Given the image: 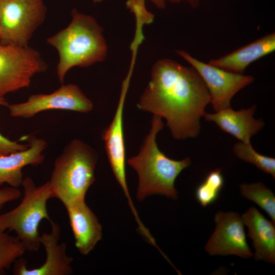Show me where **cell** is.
Returning a JSON list of instances; mask_svg holds the SVG:
<instances>
[{"mask_svg":"<svg viewBox=\"0 0 275 275\" xmlns=\"http://www.w3.org/2000/svg\"><path fill=\"white\" fill-rule=\"evenodd\" d=\"M210 100L204 82L192 66L161 59L154 64L137 106L164 118L173 138L183 140L199 135L201 118Z\"/></svg>","mask_w":275,"mask_h":275,"instance_id":"6da1fadb","label":"cell"},{"mask_svg":"<svg viewBox=\"0 0 275 275\" xmlns=\"http://www.w3.org/2000/svg\"><path fill=\"white\" fill-rule=\"evenodd\" d=\"M71 17L66 28L46 40L58 52L57 75L62 84L71 68L88 67L103 61L107 52L103 29L94 17L75 9Z\"/></svg>","mask_w":275,"mask_h":275,"instance_id":"7a4b0ae2","label":"cell"},{"mask_svg":"<svg viewBox=\"0 0 275 275\" xmlns=\"http://www.w3.org/2000/svg\"><path fill=\"white\" fill-rule=\"evenodd\" d=\"M164 126L162 118L153 115L150 129L138 155L127 159V163L137 173L139 183L136 198L143 201L153 195L178 198L175 187L177 177L191 162L189 158L176 160L167 157L158 147L156 135Z\"/></svg>","mask_w":275,"mask_h":275,"instance_id":"3957f363","label":"cell"},{"mask_svg":"<svg viewBox=\"0 0 275 275\" xmlns=\"http://www.w3.org/2000/svg\"><path fill=\"white\" fill-rule=\"evenodd\" d=\"M98 160L95 151L84 142L74 139L55 160L48 181L53 198L66 206L85 199L94 183Z\"/></svg>","mask_w":275,"mask_h":275,"instance_id":"277c9868","label":"cell"},{"mask_svg":"<svg viewBox=\"0 0 275 275\" xmlns=\"http://www.w3.org/2000/svg\"><path fill=\"white\" fill-rule=\"evenodd\" d=\"M21 185L24 195L15 208L0 214V231H14L25 251L35 252L40 248L38 228L43 219L49 222L47 202L53 198L48 181L37 186L29 177L23 179Z\"/></svg>","mask_w":275,"mask_h":275,"instance_id":"5b68a950","label":"cell"},{"mask_svg":"<svg viewBox=\"0 0 275 275\" xmlns=\"http://www.w3.org/2000/svg\"><path fill=\"white\" fill-rule=\"evenodd\" d=\"M46 11L43 0H0V43L28 46Z\"/></svg>","mask_w":275,"mask_h":275,"instance_id":"8992f818","label":"cell"},{"mask_svg":"<svg viewBox=\"0 0 275 275\" xmlns=\"http://www.w3.org/2000/svg\"><path fill=\"white\" fill-rule=\"evenodd\" d=\"M47 69L41 54L33 48L0 43V98L29 87L32 77Z\"/></svg>","mask_w":275,"mask_h":275,"instance_id":"52a82bcc","label":"cell"},{"mask_svg":"<svg viewBox=\"0 0 275 275\" xmlns=\"http://www.w3.org/2000/svg\"><path fill=\"white\" fill-rule=\"evenodd\" d=\"M197 71L210 96V103L215 112L230 107L233 96L255 80L252 75L225 70L193 57L183 50L176 51Z\"/></svg>","mask_w":275,"mask_h":275,"instance_id":"ba28073f","label":"cell"},{"mask_svg":"<svg viewBox=\"0 0 275 275\" xmlns=\"http://www.w3.org/2000/svg\"><path fill=\"white\" fill-rule=\"evenodd\" d=\"M10 115L13 117L28 119L48 110L62 109L87 113L93 103L76 85H62L53 92L30 96L25 102L9 104Z\"/></svg>","mask_w":275,"mask_h":275,"instance_id":"9c48e42d","label":"cell"},{"mask_svg":"<svg viewBox=\"0 0 275 275\" xmlns=\"http://www.w3.org/2000/svg\"><path fill=\"white\" fill-rule=\"evenodd\" d=\"M214 221L215 230L204 248L208 254L235 255L244 259L253 256L246 241L241 216L235 212L219 211Z\"/></svg>","mask_w":275,"mask_h":275,"instance_id":"30bf717a","label":"cell"},{"mask_svg":"<svg viewBox=\"0 0 275 275\" xmlns=\"http://www.w3.org/2000/svg\"><path fill=\"white\" fill-rule=\"evenodd\" d=\"M132 71L123 82L118 106L114 118L104 131L102 139L112 171L126 197L134 215L138 212L130 198L126 177L125 146L123 132V110Z\"/></svg>","mask_w":275,"mask_h":275,"instance_id":"8fae6325","label":"cell"},{"mask_svg":"<svg viewBox=\"0 0 275 275\" xmlns=\"http://www.w3.org/2000/svg\"><path fill=\"white\" fill-rule=\"evenodd\" d=\"M51 231L40 236V242L45 250V262L38 268L29 269L26 261L21 257L14 263L13 273L16 275H69L73 273L71 264L73 258L66 254V244L59 243L61 227L51 220Z\"/></svg>","mask_w":275,"mask_h":275,"instance_id":"7c38bea8","label":"cell"},{"mask_svg":"<svg viewBox=\"0 0 275 275\" xmlns=\"http://www.w3.org/2000/svg\"><path fill=\"white\" fill-rule=\"evenodd\" d=\"M75 239L80 254L87 255L102 238V227L85 202V199L65 206Z\"/></svg>","mask_w":275,"mask_h":275,"instance_id":"4fadbf2b","label":"cell"},{"mask_svg":"<svg viewBox=\"0 0 275 275\" xmlns=\"http://www.w3.org/2000/svg\"><path fill=\"white\" fill-rule=\"evenodd\" d=\"M256 105L248 108L234 111L226 108L215 113H205V119L215 123L223 131L229 133L244 143H250L251 138L264 126L261 119L253 117Z\"/></svg>","mask_w":275,"mask_h":275,"instance_id":"5bb4252c","label":"cell"},{"mask_svg":"<svg viewBox=\"0 0 275 275\" xmlns=\"http://www.w3.org/2000/svg\"><path fill=\"white\" fill-rule=\"evenodd\" d=\"M29 147L24 150L0 156V185L7 183L11 187L18 188L22 184V169L28 165L37 166L43 163V152L47 146L42 139L31 138Z\"/></svg>","mask_w":275,"mask_h":275,"instance_id":"9a60e30c","label":"cell"},{"mask_svg":"<svg viewBox=\"0 0 275 275\" xmlns=\"http://www.w3.org/2000/svg\"><path fill=\"white\" fill-rule=\"evenodd\" d=\"M241 217L252 241L255 260L274 264V224L266 219L255 207L249 208Z\"/></svg>","mask_w":275,"mask_h":275,"instance_id":"2e32d148","label":"cell"},{"mask_svg":"<svg viewBox=\"0 0 275 275\" xmlns=\"http://www.w3.org/2000/svg\"><path fill=\"white\" fill-rule=\"evenodd\" d=\"M275 34L271 33L208 63L225 70L243 74L253 62L273 52Z\"/></svg>","mask_w":275,"mask_h":275,"instance_id":"e0dca14e","label":"cell"},{"mask_svg":"<svg viewBox=\"0 0 275 275\" xmlns=\"http://www.w3.org/2000/svg\"><path fill=\"white\" fill-rule=\"evenodd\" d=\"M241 195L264 210L275 224V195L263 183H242L239 186Z\"/></svg>","mask_w":275,"mask_h":275,"instance_id":"ac0fdd59","label":"cell"},{"mask_svg":"<svg viewBox=\"0 0 275 275\" xmlns=\"http://www.w3.org/2000/svg\"><path fill=\"white\" fill-rule=\"evenodd\" d=\"M224 184V178L221 169L211 171L204 180L198 186L196 197L203 207L213 203L218 198Z\"/></svg>","mask_w":275,"mask_h":275,"instance_id":"d6986e66","label":"cell"},{"mask_svg":"<svg viewBox=\"0 0 275 275\" xmlns=\"http://www.w3.org/2000/svg\"><path fill=\"white\" fill-rule=\"evenodd\" d=\"M235 155L239 159L256 166L259 170L275 178V159L256 152L251 143L238 142L233 148Z\"/></svg>","mask_w":275,"mask_h":275,"instance_id":"ffe728a7","label":"cell"},{"mask_svg":"<svg viewBox=\"0 0 275 275\" xmlns=\"http://www.w3.org/2000/svg\"><path fill=\"white\" fill-rule=\"evenodd\" d=\"M25 250L16 236L0 231V275L4 274Z\"/></svg>","mask_w":275,"mask_h":275,"instance_id":"44dd1931","label":"cell"},{"mask_svg":"<svg viewBox=\"0 0 275 275\" xmlns=\"http://www.w3.org/2000/svg\"><path fill=\"white\" fill-rule=\"evenodd\" d=\"M9 104L4 97L0 98V105L8 106ZM29 147V144H19L4 136L0 132V156L24 150Z\"/></svg>","mask_w":275,"mask_h":275,"instance_id":"7402d4cb","label":"cell"},{"mask_svg":"<svg viewBox=\"0 0 275 275\" xmlns=\"http://www.w3.org/2000/svg\"><path fill=\"white\" fill-rule=\"evenodd\" d=\"M21 196L18 188L6 187L0 189V210L8 202L16 200Z\"/></svg>","mask_w":275,"mask_h":275,"instance_id":"603a6c76","label":"cell"},{"mask_svg":"<svg viewBox=\"0 0 275 275\" xmlns=\"http://www.w3.org/2000/svg\"><path fill=\"white\" fill-rule=\"evenodd\" d=\"M172 3H179L181 2H186L188 3L191 7L196 8L200 4L201 0H165Z\"/></svg>","mask_w":275,"mask_h":275,"instance_id":"cb8c5ba5","label":"cell"},{"mask_svg":"<svg viewBox=\"0 0 275 275\" xmlns=\"http://www.w3.org/2000/svg\"><path fill=\"white\" fill-rule=\"evenodd\" d=\"M157 8L163 9L166 7V2L165 0H150Z\"/></svg>","mask_w":275,"mask_h":275,"instance_id":"d4e9b609","label":"cell"},{"mask_svg":"<svg viewBox=\"0 0 275 275\" xmlns=\"http://www.w3.org/2000/svg\"><path fill=\"white\" fill-rule=\"evenodd\" d=\"M94 2H101L105 0H92Z\"/></svg>","mask_w":275,"mask_h":275,"instance_id":"484cf974","label":"cell"}]
</instances>
